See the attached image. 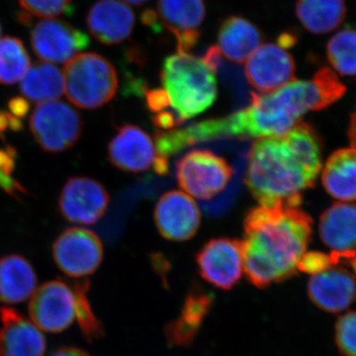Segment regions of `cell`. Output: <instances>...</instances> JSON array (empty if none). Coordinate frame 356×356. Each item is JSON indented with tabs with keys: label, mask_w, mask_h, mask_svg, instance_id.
I'll return each instance as SVG.
<instances>
[{
	"label": "cell",
	"mask_w": 356,
	"mask_h": 356,
	"mask_svg": "<svg viewBox=\"0 0 356 356\" xmlns=\"http://www.w3.org/2000/svg\"><path fill=\"white\" fill-rule=\"evenodd\" d=\"M346 91L327 67L310 81H293L266 95L252 93L248 107L221 118L198 122L186 128L159 130L156 149L165 159L198 143L222 139H264L285 135L309 111H318L337 102Z\"/></svg>",
	"instance_id": "1"
},
{
	"label": "cell",
	"mask_w": 356,
	"mask_h": 356,
	"mask_svg": "<svg viewBox=\"0 0 356 356\" xmlns=\"http://www.w3.org/2000/svg\"><path fill=\"white\" fill-rule=\"evenodd\" d=\"M321 168L320 138L311 126L299 122L285 135L255 140L245 181L261 206H300L302 192L313 186Z\"/></svg>",
	"instance_id": "2"
},
{
	"label": "cell",
	"mask_w": 356,
	"mask_h": 356,
	"mask_svg": "<svg viewBox=\"0 0 356 356\" xmlns=\"http://www.w3.org/2000/svg\"><path fill=\"white\" fill-rule=\"evenodd\" d=\"M311 217L300 206H257L245 218L243 269L255 287L283 282L297 273L313 231Z\"/></svg>",
	"instance_id": "3"
},
{
	"label": "cell",
	"mask_w": 356,
	"mask_h": 356,
	"mask_svg": "<svg viewBox=\"0 0 356 356\" xmlns=\"http://www.w3.org/2000/svg\"><path fill=\"white\" fill-rule=\"evenodd\" d=\"M159 88L146 93L154 122L163 131L179 127L209 109L218 96L216 72L203 58L177 51L163 62Z\"/></svg>",
	"instance_id": "4"
},
{
	"label": "cell",
	"mask_w": 356,
	"mask_h": 356,
	"mask_svg": "<svg viewBox=\"0 0 356 356\" xmlns=\"http://www.w3.org/2000/svg\"><path fill=\"white\" fill-rule=\"evenodd\" d=\"M88 288V281L44 282L30 299V318L42 332L60 334L76 323L88 341L102 339V325L89 303Z\"/></svg>",
	"instance_id": "5"
},
{
	"label": "cell",
	"mask_w": 356,
	"mask_h": 356,
	"mask_svg": "<svg viewBox=\"0 0 356 356\" xmlns=\"http://www.w3.org/2000/svg\"><path fill=\"white\" fill-rule=\"evenodd\" d=\"M63 76L67 99L81 109L99 108L118 91L116 69L99 54H79L72 58L65 65Z\"/></svg>",
	"instance_id": "6"
},
{
	"label": "cell",
	"mask_w": 356,
	"mask_h": 356,
	"mask_svg": "<svg viewBox=\"0 0 356 356\" xmlns=\"http://www.w3.org/2000/svg\"><path fill=\"white\" fill-rule=\"evenodd\" d=\"M233 175L228 161L209 149L187 152L175 165L178 185L191 197H214L226 188Z\"/></svg>",
	"instance_id": "7"
},
{
	"label": "cell",
	"mask_w": 356,
	"mask_h": 356,
	"mask_svg": "<svg viewBox=\"0 0 356 356\" xmlns=\"http://www.w3.org/2000/svg\"><path fill=\"white\" fill-rule=\"evenodd\" d=\"M34 139L48 153H60L76 144L83 134L81 115L60 102L42 103L34 109L29 121Z\"/></svg>",
	"instance_id": "8"
},
{
	"label": "cell",
	"mask_w": 356,
	"mask_h": 356,
	"mask_svg": "<svg viewBox=\"0 0 356 356\" xmlns=\"http://www.w3.org/2000/svg\"><path fill=\"white\" fill-rule=\"evenodd\" d=\"M51 254L56 266L65 276L79 280L88 277L99 268L104 248L95 232L74 227L58 236Z\"/></svg>",
	"instance_id": "9"
},
{
	"label": "cell",
	"mask_w": 356,
	"mask_h": 356,
	"mask_svg": "<svg viewBox=\"0 0 356 356\" xmlns=\"http://www.w3.org/2000/svg\"><path fill=\"white\" fill-rule=\"evenodd\" d=\"M108 156L112 165L123 172L142 173L154 170L158 175L168 172V159L159 154L151 136L131 124L119 128L110 140Z\"/></svg>",
	"instance_id": "10"
},
{
	"label": "cell",
	"mask_w": 356,
	"mask_h": 356,
	"mask_svg": "<svg viewBox=\"0 0 356 356\" xmlns=\"http://www.w3.org/2000/svg\"><path fill=\"white\" fill-rule=\"evenodd\" d=\"M110 203L108 191L90 177H70L58 196V211L67 221L93 225L102 219Z\"/></svg>",
	"instance_id": "11"
},
{
	"label": "cell",
	"mask_w": 356,
	"mask_h": 356,
	"mask_svg": "<svg viewBox=\"0 0 356 356\" xmlns=\"http://www.w3.org/2000/svg\"><path fill=\"white\" fill-rule=\"evenodd\" d=\"M201 277L220 289L231 290L242 278V242L229 238H212L196 255Z\"/></svg>",
	"instance_id": "12"
},
{
	"label": "cell",
	"mask_w": 356,
	"mask_h": 356,
	"mask_svg": "<svg viewBox=\"0 0 356 356\" xmlns=\"http://www.w3.org/2000/svg\"><path fill=\"white\" fill-rule=\"evenodd\" d=\"M89 44L86 33L63 20L40 21L31 31L33 51L41 60L53 64L69 62Z\"/></svg>",
	"instance_id": "13"
},
{
	"label": "cell",
	"mask_w": 356,
	"mask_h": 356,
	"mask_svg": "<svg viewBox=\"0 0 356 356\" xmlns=\"http://www.w3.org/2000/svg\"><path fill=\"white\" fill-rule=\"evenodd\" d=\"M294 58L277 44H261L248 58L245 74L248 83L261 95L274 92L295 81Z\"/></svg>",
	"instance_id": "14"
},
{
	"label": "cell",
	"mask_w": 356,
	"mask_h": 356,
	"mask_svg": "<svg viewBox=\"0 0 356 356\" xmlns=\"http://www.w3.org/2000/svg\"><path fill=\"white\" fill-rule=\"evenodd\" d=\"M154 222L166 240L184 242L197 233L201 213L195 201L184 191L166 192L156 203Z\"/></svg>",
	"instance_id": "15"
},
{
	"label": "cell",
	"mask_w": 356,
	"mask_h": 356,
	"mask_svg": "<svg viewBox=\"0 0 356 356\" xmlns=\"http://www.w3.org/2000/svg\"><path fill=\"white\" fill-rule=\"evenodd\" d=\"M159 23L177 41V51L189 53L201 36L206 17L204 0H159Z\"/></svg>",
	"instance_id": "16"
},
{
	"label": "cell",
	"mask_w": 356,
	"mask_h": 356,
	"mask_svg": "<svg viewBox=\"0 0 356 356\" xmlns=\"http://www.w3.org/2000/svg\"><path fill=\"white\" fill-rule=\"evenodd\" d=\"M47 341L32 321L9 307L0 308V356H44Z\"/></svg>",
	"instance_id": "17"
},
{
	"label": "cell",
	"mask_w": 356,
	"mask_h": 356,
	"mask_svg": "<svg viewBox=\"0 0 356 356\" xmlns=\"http://www.w3.org/2000/svg\"><path fill=\"white\" fill-rule=\"evenodd\" d=\"M308 295L318 308L330 313L348 309L356 297V278L348 269L339 266L312 275Z\"/></svg>",
	"instance_id": "18"
},
{
	"label": "cell",
	"mask_w": 356,
	"mask_h": 356,
	"mask_svg": "<svg viewBox=\"0 0 356 356\" xmlns=\"http://www.w3.org/2000/svg\"><path fill=\"white\" fill-rule=\"evenodd\" d=\"M321 240L341 262L356 255V205L337 203L325 210L318 222Z\"/></svg>",
	"instance_id": "19"
},
{
	"label": "cell",
	"mask_w": 356,
	"mask_h": 356,
	"mask_svg": "<svg viewBox=\"0 0 356 356\" xmlns=\"http://www.w3.org/2000/svg\"><path fill=\"white\" fill-rule=\"evenodd\" d=\"M89 32L100 43L117 44L127 40L135 27L132 9L120 0H99L88 15Z\"/></svg>",
	"instance_id": "20"
},
{
	"label": "cell",
	"mask_w": 356,
	"mask_h": 356,
	"mask_svg": "<svg viewBox=\"0 0 356 356\" xmlns=\"http://www.w3.org/2000/svg\"><path fill=\"white\" fill-rule=\"evenodd\" d=\"M212 295L198 285L191 288L180 315L166 325L165 336L172 346H188L195 341L199 330L213 307Z\"/></svg>",
	"instance_id": "21"
},
{
	"label": "cell",
	"mask_w": 356,
	"mask_h": 356,
	"mask_svg": "<svg viewBox=\"0 0 356 356\" xmlns=\"http://www.w3.org/2000/svg\"><path fill=\"white\" fill-rule=\"evenodd\" d=\"M264 40V33L254 23L242 16L231 15L220 25L217 47L222 58L234 64H243Z\"/></svg>",
	"instance_id": "22"
},
{
	"label": "cell",
	"mask_w": 356,
	"mask_h": 356,
	"mask_svg": "<svg viewBox=\"0 0 356 356\" xmlns=\"http://www.w3.org/2000/svg\"><path fill=\"white\" fill-rule=\"evenodd\" d=\"M37 274L26 257L9 254L0 259V302L15 305L31 298L37 289Z\"/></svg>",
	"instance_id": "23"
},
{
	"label": "cell",
	"mask_w": 356,
	"mask_h": 356,
	"mask_svg": "<svg viewBox=\"0 0 356 356\" xmlns=\"http://www.w3.org/2000/svg\"><path fill=\"white\" fill-rule=\"evenodd\" d=\"M322 181L332 197L346 202L356 200V149L334 152L325 163Z\"/></svg>",
	"instance_id": "24"
},
{
	"label": "cell",
	"mask_w": 356,
	"mask_h": 356,
	"mask_svg": "<svg viewBox=\"0 0 356 356\" xmlns=\"http://www.w3.org/2000/svg\"><path fill=\"white\" fill-rule=\"evenodd\" d=\"M295 13L301 24L314 34L337 29L346 16L344 0H297Z\"/></svg>",
	"instance_id": "25"
},
{
	"label": "cell",
	"mask_w": 356,
	"mask_h": 356,
	"mask_svg": "<svg viewBox=\"0 0 356 356\" xmlns=\"http://www.w3.org/2000/svg\"><path fill=\"white\" fill-rule=\"evenodd\" d=\"M64 90L62 72L48 63H37L32 65L20 81L23 97L39 104L56 102Z\"/></svg>",
	"instance_id": "26"
},
{
	"label": "cell",
	"mask_w": 356,
	"mask_h": 356,
	"mask_svg": "<svg viewBox=\"0 0 356 356\" xmlns=\"http://www.w3.org/2000/svg\"><path fill=\"white\" fill-rule=\"evenodd\" d=\"M30 67L29 54L20 39L10 36L0 39V83L8 86L21 81Z\"/></svg>",
	"instance_id": "27"
},
{
	"label": "cell",
	"mask_w": 356,
	"mask_h": 356,
	"mask_svg": "<svg viewBox=\"0 0 356 356\" xmlns=\"http://www.w3.org/2000/svg\"><path fill=\"white\" fill-rule=\"evenodd\" d=\"M327 55L334 69L343 76L356 74V30L346 28L332 36Z\"/></svg>",
	"instance_id": "28"
},
{
	"label": "cell",
	"mask_w": 356,
	"mask_h": 356,
	"mask_svg": "<svg viewBox=\"0 0 356 356\" xmlns=\"http://www.w3.org/2000/svg\"><path fill=\"white\" fill-rule=\"evenodd\" d=\"M20 6L24 10L21 16L22 22L27 24L35 17L50 18L62 14L74 13V0H19Z\"/></svg>",
	"instance_id": "29"
},
{
	"label": "cell",
	"mask_w": 356,
	"mask_h": 356,
	"mask_svg": "<svg viewBox=\"0 0 356 356\" xmlns=\"http://www.w3.org/2000/svg\"><path fill=\"white\" fill-rule=\"evenodd\" d=\"M16 149L13 147H0V188L8 195L19 199L27 191L13 177L16 168Z\"/></svg>",
	"instance_id": "30"
},
{
	"label": "cell",
	"mask_w": 356,
	"mask_h": 356,
	"mask_svg": "<svg viewBox=\"0 0 356 356\" xmlns=\"http://www.w3.org/2000/svg\"><path fill=\"white\" fill-rule=\"evenodd\" d=\"M336 341L343 356H356V312L344 314L337 320Z\"/></svg>",
	"instance_id": "31"
},
{
	"label": "cell",
	"mask_w": 356,
	"mask_h": 356,
	"mask_svg": "<svg viewBox=\"0 0 356 356\" xmlns=\"http://www.w3.org/2000/svg\"><path fill=\"white\" fill-rule=\"evenodd\" d=\"M341 264V259L334 254H324L320 252H310L304 254L300 259L297 269L312 275L327 270L332 266Z\"/></svg>",
	"instance_id": "32"
},
{
	"label": "cell",
	"mask_w": 356,
	"mask_h": 356,
	"mask_svg": "<svg viewBox=\"0 0 356 356\" xmlns=\"http://www.w3.org/2000/svg\"><path fill=\"white\" fill-rule=\"evenodd\" d=\"M9 112L13 115L15 118L21 119L24 118L26 114L29 111V104L24 99V98L16 97L10 100L9 102Z\"/></svg>",
	"instance_id": "33"
},
{
	"label": "cell",
	"mask_w": 356,
	"mask_h": 356,
	"mask_svg": "<svg viewBox=\"0 0 356 356\" xmlns=\"http://www.w3.org/2000/svg\"><path fill=\"white\" fill-rule=\"evenodd\" d=\"M142 21L145 25L149 26L154 31H161V25L159 23L158 13L152 9H147L142 14Z\"/></svg>",
	"instance_id": "34"
},
{
	"label": "cell",
	"mask_w": 356,
	"mask_h": 356,
	"mask_svg": "<svg viewBox=\"0 0 356 356\" xmlns=\"http://www.w3.org/2000/svg\"><path fill=\"white\" fill-rule=\"evenodd\" d=\"M50 356H92L88 351L76 346H63L54 351Z\"/></svg>",
	"instance_id": "35"
},
{
	"label": "cell",
	"mask_w": 356,
	"mask_h": 356,
	"mask_svg": "<svg viewBox=\"0 0 356 356\" xmlns=\"http://www.w3.org/2000/svg\"><path fill=\"white\" fill-rule=\"evenodd\" d=\"M297 36L294 32L286 31L282 33L280 37H278L277 44L278 46L282 47V48L288 49L290 47L294 46L297 42Z\"/></svg>",
	"instance_id": "36"
},
{
	"label": "cell",
	"mask_w": 356,
	"mask_h": 356,
	"mask_svg": "<svg viewBox=\"0 0 356 356\" xmlns=\"http://www.w3.org/2000/svg\"><path fill=\"white\" fill-rule=\"evenodd\" d=\"M348 134H350L351 145H353V149H356V111L355 113L353 115V117H351Z\"/></svg>",
	"instance_id": "37"
},
{
	"label": "cell",
	"mask_w": 356,
	"mask_h": 356,
	"mask_svg": "<svg viewBox=\"0 0 356 356\" xmlns=\"http://www.w3.org/2000/svg\"><path fill=\"white\" fill-rule=\"evenodd\" d=\"M127 3L132 4V6H142V4L146 3L149 0H124Z\"/></svg>",
	"instance_id": "38"
},
{
	"label": "cell",
	"mask_w": 356,
	"mask_h": 356,
	"mask_svg": "<svg viewBox=\"0 0 356 356\" xmlns=\"http://www.w3.org/2000/svg\"><path fill=\"white\" fill-rule=\"evenodd\" d=\"M348 264H350L351 267H353V271H355V276L356 278V255L355 257H353V259H351L350 261L348 262Z\"/></svg>",
	"instance_id": "39"
},
{
	"label": "cell",
	"mask_w": 356,
	"mask_h": 356,
	"mask_svg": "<svg viewBox=\"0 0 356 356\" xmlns=\"http://www.w3.org/2000/svg\"><path fill=\"white\" fill-rule=\"evenodd\" d=\"M0 34H1V25H0Z\"/></svg>",
	"instance_id": "40"
}]
</instances>
